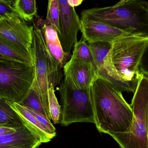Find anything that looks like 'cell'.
Listing matches in <instances>:
<instances>
[{
	"label": "cell",
	"mask_w": 148,
	"mask_h": 148,
	"mask_svg": "<svg viewBox=\"0 0 148 148\" xmlns=\"http://www.w3.org/2000/svg\"><path fill=\"white\" fill-rule=\"evenodd\" d=\"M148 45V36L127 34L116 37L99 75L121 92L134 94L144 75L140 72L142 58Z\"/></svg>",
	"instance_id": "6da1fadb"
},
{
	"label": "cell",
	"mask_w": 148,
	"mask_h": 148,
	"mask_svg": "<svg viewBox=\"0 0 148 148\" xmlns=\"http://www.w3.org/2000/svg\"><path fill=\"white\" fill-rule=\"evenodd\" d=\"M90 90L94 124L98 131L109 135L129 131L133 121V109L122 92L100 75Z\"/></svg>",
	"instance_id": "7a4b0ae2"
},
{
	"label": "cell",
	"mask_w": 148,
	"mask_h": 148,
	"mask_svg": "<svg viewBox=\"0 0 148 148\" xmlns=\"http://www.w3.org/2000/svg\"><path fill=\"white\" fill-rule=\"evenodd\" d=\"M98 21L129 34L148 36V1L122 0L109 7L83 10L81 17Z\"/></svg>",
	"instance_id": "3957f363"
},
{
	"label": "cell",
	"mask_w": 148,
	"mask_h": 148,
	"mask_svg": "<svg viewBox=\"0 0 148 148\" xmlns=\"http://www.w3.org/2000/svg\"><path fill=\"white\" fill-rule=\"evenodd\" d=\"M32 50L34 56L35 77L34 82L41 97L48 117L51 120L49 107L48 90L60 83L61 68L49 50L41 29L34 23Z\"/></svg>",
	"instance_id": "277c9868"
},
{
	"label": "cell",
	"mask_w": 148,
	"mask_h": 148,
	"mask_svg": "<svg viewBox=\"0 0 148 148\" xmlns=\"http://www.w3.org/2000/svg\"><path fill=\"white\" fill-rule=\"evenodd\" d=\"M148 77L144 76L130 104L133 119L128 132L110 135L121 148H148Z\"/></svg>",
	"instance_id": "5b68a950"
},
{
	"label": "cell",
	"mask_w": 148,
	"mask_h": 148,
	"mask_svg": "<svg viewBox=\"0 0 148 148\" xmlns=\"http://www.w3.org/2000/svg\"><path fill=\"white\" fill-rule=\"evenodd\" d=\"M34 77L33 66L0 55V98L20 103Z\"/></svg>",
	"instance_id": "8992f818"
},
{
	"label": "cell",
	"mask_w": 148,
	"mask_h": 148,
	"mask_svg": "<svg viewBox=\"0 0 148 148\" xmlns=\"http://www.w3.org/2000/svg\"><path fill=\"white\" fill-rule=\"evenodd\" d=\"M59 91L62 103V126L76 123H95L90 88H77L65 77L60 83Z\"/></svg>",
	"instance_id": "52a82bcc"
},
{
	"label": "cell",
	"mask_w": 148,
	"mask_h": 148,
	"mask_svg": "<svg viewBox=\"0 0 148 148\" xmlns=\"http://www.w3.org/2000/svg\"><path fill=\"white\" fill-rule=\"evenodd\" d=\"M60 5L59 38L63 51L70 55L73 46L77 42V35L80 30L81 21L75 8L67 1L59 0Z\"/></svg>",
	"instance_id": "ba28073f"
},
{
	"label": "cell",
	"mask_w": 148,
	"mask_h": 148,
	"mask_svg": "<svg viewBox=\"0 0 148 148\" xmlns=\"http://www.w3.org/2000/svg\"><path fill=\"white\" fill-rule=\"evenodd\" d=\"M33 31V26L17 17L0 19V37L27 51H32Z\"/></svg>",
	"instance_id": "9c48e42d"
},
{
	"label": "cell",
	"mask_w": 148,
	"mask_h": 148,
	"mask_svg": "<svg viewBox=\"0 0 148 148\" xmlns=\"http://www.w3.org/2000/svg\"><path fill=\"white\" fill-rule=\"evenodd\" d=\"M64 75L79 89H88L99 77L93 63L71 58L63 67Z\"/></svg>",
	"instance_id": "30bf717a"
},
{
	"label": "cell",
	"mask_w": 148,
	"mask_h": 148,
	"mask_svg": "<svg viewBox=\"0 0 148 148\" xmlns=\"http://www.w3.org/2000/svg\"><path fill=\"white\" fill-rule=\"evenodd\" d=\"M80 31L82 38L88 43L97 42L111 43L122 35L129 34L106 23L87 17H81Z\"/></svg>",
	"instance_id": "8fae6325"
},
{
	"label": "cell",
	"mask_w": 148,
	"mask_h": 148,
	"mask_svg": "<svg viewBox=\"0 0 148 148\" xmlns=\"http://www.w3.org/2000/svg\"><path fill=\"white\" fill-rule=\"evenodd\" d=\"M16 132L0 136V148H37L42 143L35 130L25 123Z\"/></svg>",
	"instance_id": "7c38bea8"
},
{
	"label": "cell",
	"mask_w": 148,
	"mask_h": 148,
	"mask_svg": "<svg viewBox=\"0 0 148 148\" xmlns=\"http://www.w3.org/2000/svg\"><path fill=\"white\" fill-rule=\"evenodd\" d=\"M36 23L39 25L44 41L52 55L59 64L63 68L69 56L64 52L57 31L52 26L45 23V20L40 18Z\"/></svg>",
	"instance_id": "4fadbf2b"
},
{
	"label": "cell",
	"mask_w": 148,
	"mask_h": 148,
	"mask_svg": "<svg viewBox=\"0 0 148 148\" xmlns=\"http://www.w3.org/2000/svg\"><path fill=\"white\" fill-rule=\"evenodd\" d=\"M8 104L20 116L23 121L31 126L39 134L42 143L50 141L56 136L51 131L42 124L36 118L24 107L19 103L6 100Z\"/></svg>",
	"instance_id": "5bb4252c"
},
{
	"label": "cell",
	"mask_w": 148,
	"mask_h": 148,
	"mask_svg": "<svg viewBox=\"0 0 148 148\" xmlns=\"http://www.w3.org/2000/svg\"><path fill=\"white\" fill-rule=\"evenodd\" d=\"M0 55L16 61L34 67L32 50L27 51L22 48L0 37Z\"/></svg>",
	"instance_id": "9a60e30c"
},
{
	"label": "cell",
	"mask_w": 148,
	"mask_h": 148,
	"mask_svg": "<svg viewBox=\"0 0 148 148\" xmlns=\"http://www.w3.org/2000/svg\"><path fill=\"white\" fill-rule=\"evenodd\" d=\"M6 99L0 98V127L18 128L25 122L10 107Z\"/></svg>",
	"instance_id": "2e32d148"
},
{
	"label": "cell",
	"mask_w": 148,
	"mask_h": 148,
	"mask_svg": "<svg viewBox=\"0 0 148 148\" xmlns=\"http://www.w3.org/2000/svg\"><path fill=\"white\" fill-rule=\"evenodd\" d=\"M93 63L98 72L104 70V61L111 47V43L97 42L88 43Z\"/></svg>",
	"instance_id": "e0dca14e"
},
{
	"label": "cell",
	"mask_w": 148,
	"mask_h": 148,
	"mask_svg": "<svg viewBox=\"0 0 148 148\" xmlns=\"http://www.w3.org/2000/svg\"><path fill=\"white\" fill-rule=\"evenodd\" d=\"M13 8L16 16L24 21H32L37 14V5L35 0L13 1Z\"/></svg>",
	"instance_id": "ac0fdd59"
},
{
	"label": "cell",
	"mask_w": 148,
	"mask_h": 148,
	"mask_svg": "<svg viewBox=\"0 0 148 148\" xmlns=\"http://www.w3.org/2000/svg\"><path fill=\"white\" fill-rule=\"evenodd\" d=\"M19 104L48 118L41 97L34 82L24 98Z\"/></svg>",
	"instance_id": "d6986e66"
},
{
	"label": "cell",
	"mask_w": 148,
	"mask_h": 148,
	"mask_svg": "<svg viewBox=\"0 0 148 148\" xmlns=\"http://www.w3.org/2000/svg\"><path fill=\"white\" fill-rule=\"evenodd\" d=\"M60 5L59 0H50L48 4L47 12L45 20L47 25L53 27L58 34L60 31Z\"/></svg>",
	"instance_id": "ffe728a7"
},
{
	"label": "cell",
	"mask_w": 148,
	"mask_h": 148,
	"mask_svg": "<svg viewBox=\"0 0 148 148\" xmlns=\"http://www.w3.org/2000/svg\"><path fill=\"white\" fill-rule=\"evenodd\" d=\"M71 58L94 64L88 44L83 38L74 45Z\"/></svg>",
	"instance_id": "44dd1931"
},
{
	"label": "cell",
	"mask_w": 148,
	"mask_h": 148,
	"mask_svg": "<svg viewBox=\"0 0 148 148\" xmlns=\"http://www.w3.org/2000/svg\"><path fill=\"white\" fill-rule=\"evenodd\" d=\"M54 88L51 86L49 89V107L51 120L55 124H56L60 123L62 110L55 94Z\"/></svg>",
	"instance_id": "7402d4cb"
},
{
	"label": "cell",
	"mask_w": 148,
	"mask_h": 148,
	"mask_svg": "<svg viewBox=\"0 0 148 148\" xmlns=\"http://www.w3.org/2000/svg\"><path fill=\"white\" fill-rule=\"evenodd\" d=\"M12 0H0V15L2 18L17 17L13 8Z\"/></svg>",
	"instance_id": "603a6c76"
},
{
	"label": "cell",
	"mask_w": 148,
	"mask_h": 148,
	"mask_svg": "<svg viewBox=\"0 0 148 148\" xmlns=\"http://www.w3.org/2000/svg\"><path fill=\"white\" fill-rule=\"evenodd\" d=\"M24 107L28 111H29L32 115H33L42 124L44 125L47 128L51 131L52 134L56 135V129L54 127L53 125L51 122V121H50L49 118L46 117L42 114L35 112L34 110H32V109H30L28 108L25 107Z\"/></svg>",
	"instance_id": "cb8c5ba5"
},
{
	"label": "cell",
	"mask_w": 148,
	"mask_h": 148,
	"mask_svg": "<svg viewBox=\"0 0 148 148\" xmlns=\"http://www.w3.org/2000/svg\"><path fill=\"white\" fill-rule=\"evenodd\" d=\"M140 70L144 76L148 77V45L142 58Z\"/></svg>",
	"instance_id": "d4e9b609"
},
{
	"label": "cell",
	"mask_w": 148,
	"mask_h": 148,
	"mask_svg": "<svg viewBox=\"0 0 148 148\" xmlns=\"http://www.w3.org/2000/svg\"><path fill=\"white\" fill-rule=\"evenodd\" d=\"M18 128L7 127H0V136L11 134L16 132Z\"/></svg>",
	"instance_id": "484cf974"
},
{
	"label": "cell",
	"mask_w": 148,
	"mask_h": 148,
	"mask_svg": "<svg viewBox=\"0 0 148 148\" xmlns=\"http://www.w3.org/2000/svg\"><path fill=\"white\" fill-rule=\"evenodd\" d=\"M69 4L71 7L75 8L82 4L83 0H67Z\"/></svg>",
	"instance_id": "4316f807"
},
{
	"label": "cell",
	"mask_w": 148,
	"mask_h": 148,
	"mask_svg": "<svg viewBox=\"0 0 148 148\" xmlns=\"http://www.w3.org/2000/svg\"><path fill=\"white\" fill-rule=\"evenodd\" d=\"M1 18H2L1 17V15H0V19H1Z\"/></svg>",
	"instance_id": "83f0119b"
},
{
	"label": "cell",
	"mask_w": 148,
	"mask_h": 148,
	"mask_svg": "<svg viewBox=\"0 0 148 148\" xmlns=\"http://www.w3.org/2000/svg\"></svg>",
	"instance_id": "f1b7e54d"
}]
</instances>
